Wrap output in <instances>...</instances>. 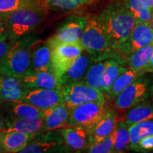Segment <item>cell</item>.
Returning a JSON list of instances; mask_svg holds the SVG:
<instances>
[{
    "instance_id": "d4e9b609",
    "label": "cell",
    "mask_w": 153,
    "mask_h": 153,
    "mask_svg": "<svg viewBox=\"0 0 153 153\" xmlns=\"http://www.w3.org/2000/svg\"><path fill=\"white\" fill-rule=\"evenodd\" d=\"M145 74L143 70H135L128 68L116 79L111 87L109 91L107 93V95L111 99H116L126 87Z\"/></svg>"
},
{
    "instance_id": "b9f144b4",
    "label": "cell",
    "mask_w": 153,
    "mask_h": 153,
    "mask_svg": "<svg viewBox=\"0 0 153 153\" xmlns=\"http://www.w3.org/2000/svg\"><path fill=\"white\" fill-rule=\"evenodd\" d=\"M152 28H153V22H152Z\"/></svg>"
},
{
    "instance_id": "e0dca14e",
    "label": "cell",
    "mask_w": 153,
    "mask_h": 153,
    "mask_svg": "<svg viewBox=\"0 0 153 153\" xmlns=\"http://www.w3.org/2000/svg\"><path fill=\"white\" fill-rule=\"evenodd\" d=\"M36 136L35 134L2 131L0 133V147L5 152H20Z\"/></svg>"
},
{
    "instance_id": "e575fe53",
    "label": "cell",
    "mask_w": 153,
    "mask_h": 153,
    "mask_svg": "<svg viewBox=\"0 0 153 153\" xmlns=\"http://www.w3.org/2000/svg\"><path fill=\"white\" fill-rule=\"evenodd\" d=\"M14 43V42L9 40H5V41L0 40V60L7 55Z\"/></svg>"
},
{
    "instance_id": "7402d4cb",
    "label": "cell",
    "mask_w": 153,
    "mask_h": 153,
    "mask_svg": "<svg viewBox=\"0 0 153 153\" xmlns=\"http://www.w3.org/2000/svg\"><path fill=\"white\" fill-rule=\"evenodd\" d=\"M118 120L116 113L114 111L108 109L94 127L89 131L92 140V144L102 140L114 133Z\"/></svg>"
},
{
    "instance_id": "2e32d148",
    "label": "cell",
    "mask_w": 153,
    "mask_h": 153,
    "mask_svg": "<svg viewBox=\"0 0 153 153\" xmlns=\"http://www.w3.org/2000/svg\"><path fill=\"white\" fill-rule=\"evenodd\" d=\"M65 143L71 150H85L92 144L90 132L85 128L66 126L59 130Z\"/></svg>"
},
{
    "instance_id": "9a60e30c",
    "label": "cell",
    "mask_w": 153,
    "mask_h": 153,
    "mask_svg": "<svg viewBox=\"0 0 153 153\" xmlns=\"http://www.w3.org/2000/svg\"><path fill=\"white\" fill-rule=\"evenodd\" d=\"M3 111H4L6 120L15 118H34L44 117V110L36 108L33 105L22 101L4 102Z\"/></svg>"
},
{
    "instance_id": "836d02e7",
    "label": "cell",
    "mask_w": 153,
    "mask_h": 153,
    "mask_svg": "<svg viewBox=\"0 0 153 153\" xmlns=\"http://www.w3.org/2000/svg\"><path fill=\"white\" fill-rule=\"evenodd\" d=\"M153 150V135L140 140L137 144V152H149Z\"/></svg>"
},
{
    "instance_id": "8d00e7d4",
    "label": "cell",
    "mask_w": 153,
    "mask_h": 153,
    "mask_svg": "<svg viewBox=\"0 0 153 153\" xmlns=\"http://www.w3.org/2000/svg\"><path fill=\"white\" fill-rule=\"evenodd\" d=\"M143 70L144 71L145 73H146V72H153V54L152 55V57H151L150 62L143 69Z\"/></svg>"
},
{
    "instance_id": "7bdbcfd3",
    "label": "cell",
    "mask_w": 153,
    "mask_h": 153,
    "mask_svg": "<svg viewBox=\"0 0 153 153\" xmlns=\"http://www.w3.org/2000/svg\"><path fill=\"white\" fill-rule=\"evenodd\" d=\"M152 13H153V10H152Z\"/></svg>"
},
{
    "instance_id": "cb8c5ba5",
    "label": "cell",
    "mask_w": 153,
    "mask_h": 153,
    "mask_svg": "<svg viewBox=\"0 0 153 153\" xmlns=\"http://www.w3.org/2000/svg\"><path fill=\"white\" fill-rule=\"evenodd\" d=\"M123 120L128 126L137 122L153 120V101H145L141 104L130 108Z\"/></svg>"
},
{
    "instance_id": "83f0119b",
    "label": "cell",
    "mask_w": 153,
    "mask_h": 153,
    "mask_svg": "<svg viewBox=\"0 0 153 153\" xmlns=\"http://www.w3.org/2000/svg\"><path fill=\"white\" fill-rule=\"evenodd\" d=\"M126 150H131L129 126L121 119L118 120L114 131V153L123 152Z\"/></svg>"
},
{
    "instance_id": "9c48e42d",
    "label": "cell",
    "mask_w": 153,
    "mask_h": 153,
    "mask_svg": "<svg viewBox=\"0 0 153 153\" xmlns=\"http://www.w3.org/2000/svg\"><path fill=\"white\" fill-rule=\"evenodd\" d=\"M63 101L70 107L92 101H106L102 91L87 85L84 81L75 82L61 88Z\"/></svg>"
},
{
    "instance_id": "f546056e",
    "label": "cell",
    "mask_w": 153,
    "mask_h": 153,
    "mask_svg": "<svg viewBox=\"0 0 153 153\" xmlns=\"http://www.w3.org/2000/svg\"><path fill=\"white\" fill-rule=\"evenodd\" d=\"M106 68V60L95 62L89 67L84 79L88 85L103 91V74Z\"/></svg>"
},
{
    "instance_id": "603a6c76",
    "label": "cell",
    "mask_w": 153,
    "mask_h": 153,
    "mask_svg": "<svg viewBox=\"0 0 153 153\" xmlns=\"http://www.w3.org/2000/svg\"><path fill=\"white\" fill-rule=\"evenodd\" d=\"M152 54L153 42L129 55L124 59L122 63L123 65L132 70H143L150 62Z\"/></svg>"
},
{
    "instance_id": "ba28073f",
    "label": "cell",
    "mask_w": 153,
    "mask_h": 153,
    "mask_svg": "<svg viewBox=\"0 0 153 153\" xmlns=\"http://www.w3.org/2000/svg\"><path fill=\"white\" fill-rule=\"evenodd\" d=\"M152 87L150 78L141 76L118 95L115 106L119 110L130 109L146 100L151 94Z\"/></svg>"
},
{
    "instance_id": "d6a6232c",
    "label": "cell",
    "mask_w": 153,
    "mask_h": 153,
    "mask_svg": "<svg viewBox=\"0 0 153 153\" xmlns=\"http://www.w3.org/2000/svg\"><path fill=\"white\" fill-rule=\"evenodd\" d=\"M114 145V131L109 136L99 141L98 143L91 144L85 149L89 153H113Z\"/></svg>"
},
{
    "instance_id": "d590c367",
    "label": "cell",
    "mask_w": 153,
    "mask_h": 153,
    "mask_svg": "<svg viewBox=\"0 0 153 153\" xmlns=\"http://www.w3.org/2000/svg\"><path fill=\"white\" fill-rule=\"evenodd\" d=\"M0 40L5 41L8 40V33L4 22L0 19Z\"/></svg>"
},
{
    "instance_id": "ab89813d",
    "label": "cell",
    "mask_w": 153,
    "mask_h": 153,
    "mask_svg": "<svg viewBox=\"0 0 153 153\" xmlns=\"http://www.w3.org/2000/svg\"><path fill=\"white\" fill-rule=\"evenodd\" d=\"M0 152H5L4 150L3 149L1 148V147H0Z\"/></svg>"
},
{
    "instance_id": "30bf717a",
    "label": "cell",
    "mask_w": 153,
    "mask_h": 153,
    "mask_svg": "<svg viewBox=\"0 0 153 153\" xmlns=\"http://www.w3.org/2000/svg\"><path fill=\"white\" fill-rule=\"evenodd\" d=\"M70 150L71 149L65 143L59 130H54L38 134L20 152H65Z\"/></svg>"
},
{
    "instance_id": "d6986e66",
    "label": "cell",
    "mask_w": 153,
    "mask_h": 153,
    "mask_svg": "<svg viewBox=\"0 0 153 153\" xmlns=\"http://www.w3.org/2000/svg\"><path fill=\"white\" fill-rule=\"evenodd\" d=\"M24 87L19 78L0 74V103L19 101Z\"/></svg>"
},
{
    "instance_id": "4fadbf2b",
    "label": "cell",
    "mask_w": 153,
    "mask_h": 153,
    "mask_svg": "<svg viewBox=\"0 0 153 153\" xmlns=\"http://www.w3.org/2000/svg\"><path fill=\"white\" fill-rule=\"evenodd\" d=\"M24 89H58L61 87L53 72H27L19 78Z\"/></svg>"
},
{
    "instance_id": "5b68a950",
    "label": "cell",
    "mask_w": 153,
    "mask_h": 153,
    "mask_svg": "<svg viewBox=\"0 0 153 153\" xmlns=\"http://www.w3.org/2000/svg\"><path fill=\"white\" fill-rule=\"evenodd\" d=\"M108 110L106 101H92L72 107L67 126L90 131Z\"/></svg>"
},
{
    "instance_id": "ffe728a7",
    "label": "cell",
    "mask_w": 153,
    "mask_h": 153,
    "mask_svg": "<svg viewBox=\"0 0 153 153\" xmlns=\"http://www.w3.org/2000/svg\"><path fill=\"white\" fill-rule=\"evenodd\" d=\"M44 117L34 118H15L6 120L2 131H15L22 133L38 134L43 133Z\"/></svg>"
},
{
    "instance_id": "ac0fdd59",
    "label": "cell",
    "mask_w": 153,
    "mask_h": 153,
    "mask_svg": "<svg viewBox=\"0 0 153 153\" xmlns=\"http://www.w3.org/2000/svg\"><path fill=\"white\" fill-rule=\"evenodd\" d=\"M45 116L43 132L66 127L70 115V108L65 103L44 110Z\"/></svg>"
},
{
    "instance_id": "8992f818",
    "label": "cell",
    "mask_w": 153,
    "mask_h": 153,
    "mask_svg": "<svg viewBox=\"0 0 153 153\" xmlns=\"http://www.w3.org/2000/svg\"><path fill=\"white\" fill-rule=\"evenodd\" d=\"M152 42L153 28L152 24L145 22H137L127 41L115 50L114 59L123 64L122 62L126 57Z\"/></svg>"
},
{
    "instance_id": "1f68e13d",
    "label": "cell",
    "mask_w": 153,
    "mask_h": 153,
    "mask_svg": "<svg viewBox=\"0 0 153 153\" xmlns=\"http://www.w3.org/2000/svg\"><path fill=\"white\" fill-rule=\"evenodd\" d=\"M42 4H43V0H0V14Z\"/></svg>"
},
{
    "instance_id": "6da1fadb",
    "label": "cell",
    "mask_w": 153,
    "mask_h": 153,
    "mask_svg": "<svg viewBox=\"0 0 153 153\" xmlns=\"http://www.w3.org/2000/svg\"><path fill=\"white\" fill-rule=\"evenodd\" d=\"M98 17L114 52L120 45L127 41L136 24L135 17L126 7L124 1L111 3Z\"/></svg>"
},
{
    "instance_id": "74e56055",
    "label": "cell",
    "mask_w": 153,
    "mask_h": 153,
    "mask_svg": "<svg viewBox=\"0 0 153 153\" xmlns=\"http://www.w3.org/2000/svg\"><path fill=\"white\" fill-rule=\"evenodd\" d=\"M145 5H147L151 10H153V0H141Z\"/></svg>"
},
{
    "instance_id": "7a4b0ae2",
    "label": "cell",
    "mask_w": 153,
    "mask_h": 153,
    "mask_svg": "<svg viewBox=\"0 0 153 153\" xmlns=\"http://www.w3.org/2000/svg\"><path fill=\"white\" fill-rule=\"evenodd\" d=\"M43 4L26 7L0 14L8 33V40L16 42L30 35L45 20L47 10Z\"/></svg>"
},
{
    "instance_id": "f1b7e54d",
    "label": "cell",
    "mask_w": 153,
    "mask_h": 153,
    "mask_svg": "<svg viewBox=\"0 0 153 153\" xmlns=\"http://www.w3.org/2000/svg\"><path fill=\"white\" fill-rule=\"evenodd\" d=\"M124 3L133 14L136 23L145 22L152 24L153 22L152 10L141 0H124Z\"/></svg>"
},
{
    "instance_id": "4316f807",
    "label": "cell",
    "mask_w": 153,
    "mask_h": 153,
    "mask_svg": "<svg viewBox=\"0 0 153 153\" xmlns=\"http://www.w3.org/2000/svg\"><path fill=\"white\" fill-rule=\"evenodd\" d=\"M131 150L137 151L140 140L153 135V120L137 122L129 126Z\"/></svg>"
},
{
    "instance_id": "f35d334b",
    "label": "cell",
    "mask_w": 153,
    "mask_h": 153,
    "mask_svg": "<svg viewBox=\"0 0 153 153\" xmlns=\"http://www.w3.org/2000/svg\"><path fill=\"white\" fill-rule=\"evenodd\" d=\"M3 127H4L3 120H2V118H1V115L0 114V133H1V131H2Z\"/></svg>"
},
{
    "instance_id": "3957f363",
    "label": "cell",
    "mask_w": 153,
    "mask_h": 153,
    "mask_svg": "<svg viewBox=\"0 0 153 153\" xmlns=\"http://www.w3.org/2000/svg\"><path fill=\"white\" fill-rule=\"evenodd\" d=\"M79 41L84 51L90 55L94 62L114 59V50L97 15L88 16Z\"/></svg>"
},
{
    "instance_id": "484cf974",
    "label": "cell",
    "mask_w": 153,
    "mask_h": 153,
    "mask_svg": "<svg viewBox=\"0 0 153 153\" xmlns=\"http://www.w3.org/2000/svg\"><path fill=\"white\" fill-rule=\"evenodd\" d=\"M128 68L115 59L106 60V68L103 74V92L108 93L116 79Z\"/></svg>"
},
{
    "instance_id": "44dd1931",
    "label": "cell",
    "mask_w": 153,
    "mask_h": 153,
    "mask_svg": "<svg viewBox=\"0 0 153 153\" xmlns=\"http://www.w3.org/2000/svg\"><path fill=\"white\" fill-rule=\"evenodd\" d=\"M28 72H45L54 74L51 61V48L46 42L34 48Z\"/></svg>"
},
{
    "instance_id": "7c38bea8",
    "label": "cell",
    "mask_w": 153,
    "mask_h": 153,
    "mask_svg": "<svg viewBox=\"0 0 153 153\" xmlns=\"http://www.w3.org/2000/svg\"><path fill=\"white\" fill-rule=\"evenodd\" d=\"M19 101L28 103L41 110L64 103L62 91L58 89H24Z\"/></svg>"
},
{
    "instance_id": "60d3db41",
    "label": "cell",
    "mask_w": 153,
    "mask_h": 153,
    "mask_svg": "<svg viewBox=\"0 0 153 153\" xmlns=\"http://www.w3.org/2000/svg\"><path fill=\"white\" fill-rule=\"evenodd\" d=\"M151 95H153V85H152V92H151Z\"/></svg>"
},
{
    "instance_id": "5bb4252c",
    "label": "cell",
    "mask_w": 153,
    "mask_h": 153,
    "mask_svg": "<svg viewBox=\"0 0 153 153\" xmlns=\"http://www.w3.org/2000/svg\"><path fill=\"white\" fill-rule=\"evenodd\" d=\"M94 62V61L89 53H82L65 73L58 79L61 88L70 84L84 81L87 70Z\"/></svg>"
},
{
    "instance_id": "52a82bcc",
    "label": "cell",
    "mask_w": 153,
    "mask_h": 153,
    "mask_svg": "<svg viewBox=\"0 0 153 153\" xmlns=\"http://www.w3.org/2000/svg\"><path fill=\"white\" fill-rule=\"evenodd\" d=\"M87 17L73 14L68 17L60 25L54 35L47 40L51 48L63 44L79 43L80 36L87 22Z\"/></svg>"
},
{
    "instance_id": "277c9868",
    "label": "cell",
    "mask_w": 153,
    "mask_h": 153,
    "mask_svg": "<svg viewBox=\"0 0 153 153\" xmlns=\"http://www.w3.org/2000/svg\"><path fill=\"white\" fill-rule=\"evenodd\" d=\"M37 40L30 35L14 42L4 57L0 60V74L20 78L29 70Z\"/></svg>"
},
{
    "instance_id": "8fae6325",
    "label": "cell",
    "mask_w": 153,
    "mask_h": 153,
    "mask_svg": "<svg viewBox=\"0 0 153 153\" xmlns=\"http://www.w3.org/2000/svg\"><path fill=\"white\" fill-rule=\"evenodd\" d=\"M84 51L81 43L63 44L51 48V61L55 76L59 78L74 64Z\"/></svg>"
},
{
    "instance_id": "4dcf8cb0",
    "label": "cell",
    "mask_w": 153,
    "mask_h": 153,
    "mask_svg": "<svg viewBox=\"0 0 153 153\" xmlns=\"http://www.w3.org/2000/svg\"><path fill=\"white\" fill-rule=\"evenodd\" d=\"M92 1L93 0H43V3L48 9L68 11L78 9Z\"/></svg>"
}]
</instances>
